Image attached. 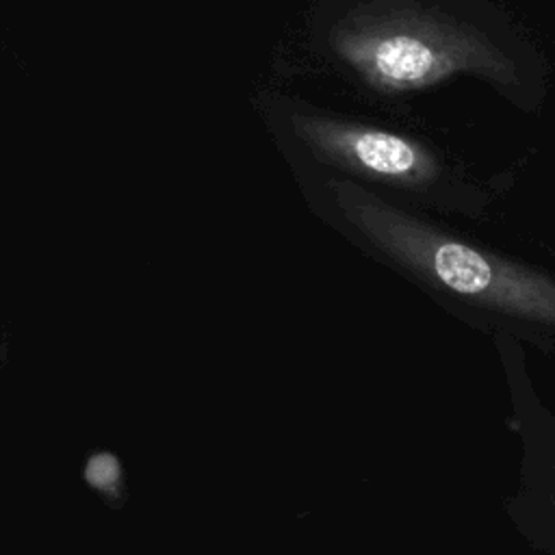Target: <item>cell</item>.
Segmentation results:
<instances>
[{"label":"cell","mask_w":555,"mask_h":555,"mask_svg":"<svg viewBox=\"0 0 555 555\" xmlns=\"http://www.w3.org/2000/svg\"><path fill=\"white\" fill-rule=\"evenodd\" d=\"M325 52L375 93L423 91L475 76L514 102L540 87L529 43L475 0H325Z\"/></svg>","instance_id":"6da1fadb"},{"label":"cell","mask_w":555,"mask_h":555,"mask_svg":"<svg viewBox=\"0 0 555 555\" xmlns=\"http://www.w3.org/2000/svg\"><path fill=\"white\" fill-rule=\"evenodd\" d=\"M340 221L421 282L486 312L555 330V278L481 249L343 176L323 182Z\"/></svg>","instance_id":"7a4b0ae2"},{"label":"cell","mask_w":555,"mask_h":555,"mask_svg":"<svg viewBox=\"0 0 555 555\" xmlns=\"http://www.w3.org/2000/svg\"><path fill=\"white\" fill-rule=\"evenodd\" d=\"M284 119L293 141L343 178L416 195H436L455 186L444 158L410 134L308 106L288 108Z\"/></svg>","instance_id":"3957f363"}]
</instances>
